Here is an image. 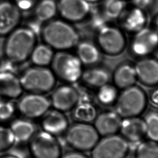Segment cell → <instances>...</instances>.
Masks as SVG:
<instances>
[{"label":"cell","instance_id":"obj_1","mask_svg":"<svg viewBox=\"0 0 158 158\" xmlns=\"http://www.w3.org/2000/svg\"><path fill=\"white\" fill-rule=\"evenodd\" d=\"M44 42L56 52L70 51L80 41V36L72 23L54 19L44 24L40 33Z\"/></svg>","mask_w":158,"mask_h":158},{"label":"cell","instance_id":"obj_2","mask_svg":"<svg viewBox=\"0 0 158 158\" xmlns=\"http://www.w3.org/2000/svg\"><path fill=\"white\" fill-rule=\"evenodd\" d=\"M37 38L28 27H19L7 36L3 47L5 57L17 65L24 63L29 59Z\"/></svg>","mask_w":158,"mask_h":158},{"label":"cell","instance_id":"obj_3","mask_svg":"<svg viewBox=\"0 0 158 158\" xmlns=\"http://www.w3.org/2000/svg\"><path fill=\"white\" fill-rule=\"evenodd\" d=\"M23 90L46 94L54 89L57 77L49 67L34 66L26 68L20 77Z\"/></svg>","mask_w":158,"mask_h":158},{"label":"cell","instance_id":"obj_4","mask_svg":"<svg viewBox=\"0 0 158 158\" xmlns=\"http://www.w3.org/2000/svg\"><path fill=\"white\" fill-rule=\"evenodd\" d=\"M51 65L57 79L64 84L73 85L81 80L84 64L75 54L70 51L56 52Z\"/></svg>","mask_w":158,"mask_h":158},{"label":"cell","instance_id":"obj_5","mask_svg":"<svg viewBox=\"0 0 158 158\" xmlns=\"http://www.w3.org/2000/svg\"><path fill=\"white\" fill-rule=\"evenodd\" d=\"M148 104L147 95L138 86L123 89L116 100L115 111L122 118L139 116L145 112Z\"/></svg>","mask_w":158,"mask_h":158},{"label":"cell","instance_id":"obj_6","mask_svg":"<svg viewBox=\"0 0 158 158\" xmlns=\"http://www.w3.org/2000/svg\"><path fill=\"white\" fill-rule=\"evenodd\" d=\"M64 136L70 148L84 153L90 151L100 138L94 125L76 121L69 125Z\"/></svg>","mask_w":158,"mask_h":158},{"label":"cell","instance_id":"obj_7","mask_svg":"<svg viewBox=\"0 0 158 158\" xmlns=\"http://www.w3.org/2000/svg\"><path fill=\"white\" fill-rule=\"evenodd\" d=\"M130 149V143L120 135L102 136L90 151V158H126Z\"/></svg>","mask_w":158,"mask_h":158},{"label":"cell","instance_id":"obj_8","mask_svg":"<svg viewBox=\"0 0 158 158\" xmlns=\"http://www.w3.org/2000/svg\"><path fill=\"white\" fill-rule=\"evenodd\" d=\"M32 158H61L62 152L57 137L44 131H37L28 143Z\"/></svg>","mask_w":158,"mask_h":158},{"label":"cell","instance_id":"obj_9","mask_svg":"<svg viewBox=\"0 0 158 158\" xmlns=\"http://www.w3.org/2000/svg\"><path fill=\"white\" fill-rule=\"evenodd\" d=\"M19 99L17 112L22 117L31 120L40 119L51 108L50 99L46 94L27 93Z\"/></svg>","mask_w":158,"mask_h":158},{"label":"cell","instance_id":"obj_10","mask_svg":"<svg viewBox=\"0 0 158 158\" xmlns=\"http://www.w3.org/2000/svg\"><path fill=\"white\" fill-rule=\"evenodd\" d=\"M96 44L102 52L117 55L125 48L126 39L122 30L108 24L97 32Z\"/></svg>","mask_w":158,"mask_h":158},{"label":"cell","instance_id":"obj_11","mask_svg":"<svg viewBox=\"0 0 158 158\" xmlns=\"http://www.w3.org/2000/svg\"><path fill=\"white\" fill-rule=\"evenodd\" d=\"M130 50L140 59L148 57L158 49V33L153 28L146 27L134 34Z\"/></svg>","mask_w":158,"mask_h":158},{"label":"cell","instance_id":"obj_12","mask_svg":"<svg viewBox=\"0 0 158 158\" xmlns=\"http://www.w3.org/2000/svg\"><path fill=\"white\" fill-rule=\"evenodd\" d=\"M57 7L61 19L72 24L85 21L91 10L86 0H57Z\"/></svg>","mask_w":158,"mask_h":158},{"label":"cell","instance_id":"obj_13","mask_svg":"<svg viewBox=\"0 0 158 158\" xmlns=\"http://www.w3.org/2000/svg\"><path fill=\"white\" fill-rule=\"evenodd\" d=\"M80 93L71 84H64L55 87L51 98V107L61 112L72 111L78 103Z\"/></svg>","mask_w":158,"mask_h":158},{"label":"cell","instance_id":"obj_14","mask_svg":"<svg viewBox=\"0 0 158 158\" xmlns=\"http://www.w3.org/2000/svg\"><path fill=\"white\" fill-rule=\"evenodd\" d=\"M22 12L11 0L0 1V36H7L20 26Z\"/></svg>","mask_w":158,"mask_h":158},{"label":"cell","instance_id":"obj_15","mask_svg":"<svg viewBox=\"0 0 158 158\" xmlns=\"http://www.w3.org/2000/svg\"><path fill=\"white\" fill-rule=\"evenodd\" d=\"M40 119L42 131L56 137L65 134L70 125L64 113L55 109L49 110Z\"/></svg>","mask_w":158,"mask_h":158},{"label":"cell","instance_id":"obj_16","mask_svg":"<svg viewBox=\"0 0 158 158\" xmlns=\"http://www.w3.org/2000/svg\"><path fill=\"white\" fill-rule=\"evenodd\" d=\"M119 132L120 135L129 143L138 144L146 137V125L143 118L139 116L123 118Z\"/></svg>","mask_w":158,"mask_h":158},{"label":"cell","instance_id":"obj_17","mask_svg":"<svg viewBox=\"0 0 158 158\" xmlns=\"http://www.w3.org/2000/svg\"><path fill=\"white\" fill-rule=\"evenodd\" d=\"M137 80L148 87L158 85V60L151 56L141 58L135 65Z\"/></svg>","mask_w":158,"mask_h":158},{"label":"cell","instance_id":"obj_18","mask_svg":"<svg viewBox=\"0 0 158 158\" xmlns=\"http://www.w3.org/2000/svg\"><path fill=\"white\" fill-rule=\"evenodd\" d=\"M118 19L122 29L133 34L145 28L147 22L146 11L132 6L126 7Z\"/></svg>","mask_w":158,"mask_h":158},{"label":"cell","instance_id":"obj_19","mask_svg":"<svg viewBox=\"0 0 158 158\" xmlns=\"http://www.w3.org/2000/svg\"><path fill=\"white\" fill-rule=\"evenodd\" d=\"M122 119L116 111L107 110L97 115L93 125L100 136L112 135L119 132Z\"/></svg>","mask_w":158,"mask_h":158},{"label":"cell","instance_id":"obj_20","mask_svg":"<svg viewBox=\"0 0 158 158\" xmlns=\"http://www.w3.org/2000/svg\"><path fill=\"white\" fill-rule=\"evenodd\" d=\"M20 77L11 72H0V97L14 100L23 92Z\"/></svg>","mask_w":158,"mask_h":158},{"label":"cell","instance_id":"obj_21","mask_svg":"<svg viewBox=\"0 0 158 158\" xmlns=\"http://www.w3.org/2000/svg\"><path fill=\"white\" fill-rule=\"evenodd\" d=\"M9 127L15 137V143H28L37 132L33 120L23 117L14 118Z\"/></svg>","mask_w":158,"mask_h":158},{"label":"cell","instance_id":"obj_22","mask_svg":"<svg viewBox=\"0 0 158 158\" xmlns=\"http://www.w3.org/2000/svg\"><path fill=\"white\" fill-rule=\"evenodd\" d=\"M75 48V55L84 66H95L101 60L102 52L96 43L89 40H80Z\"/></svg>","mask_w":158,"mask_h":158},{"label":"cell","instance_id":"obj_23","mask_svg":"<svg viewBox=\"0 0 158 158\" xmlns=\"http://www.w3.org/2000/svg\"><path fill=\"white\" fill-rule=\"evenodd\" d=\"M110 78L111 75L107 68L95 65L84 69L81 80L87 87L98 89L109 83Z\"/></svg>","mask_w":158,"mask_h":158},{"label":"cell","instance_id":"obj_24","mask_svg":"<svg viewBox=\"0 0 158 158\" xmlns=\"http://www.w3.org/2000/svg\"><path fill=\"white\" fill-rule=\"evenodd\" d=\"M112 79L118 89H123L133 86L137 80L135 66L127 62L120 64L114 71Z\"/></svg>","mask_w":158,"mask_h":158},{"label":"cell","instance_id":"obj_25","mask_svg":"<svg viewBox=\"0 0 158 158\" xmlns=\"http://www.w3.org/2000/svg\"><path fill=\"white\" fill-rule=\"evenodd\" d=\"M72 116L76 122L90 123L97 117V108L88 100L79 99L78 103L73 109Z\"/></svg>","mask_w":158,"mask_h":158},{"label":"cell","instance_id":"obj_26","mask_svg":"<svg viewBox=\"0 0 158 158\" xmlns=\"http://www.w3.org/2000/svg\"><path fill=\"white\" fill-rule=\"evenodd\" d=\"M33 9L34 17L45 23L54 19L58 14L57 0H39Z\"/></svg>","mask_w":158,"mask_h":158},{"label":"cell","instance_id":"obj_27","mask_svg":"<svg viewBox=\"0 0 158 158\" xmlns=\"http://www.w3.org/2000/svg\"><path fill=\"white\" fill-rule=\"evenodd\" d=\"M55 51L48 44L42 42L36 44L29 59L34 66L49 67L53 61Z\"/></svg>","mask_w":158,"mask_h":158},{"label":"cell","instance_id":"obj_28","mask_svg":"<svg viewBox=\"0 0 158 158\" xmlns=\"http://www.w3.org/2000/svg\"><path fill=\"white\" fill-rule=\"evenodd\" d=\"M102 13L108 21L118 19L126 8V1L123 0H102Z\"/></svg>","mask_w":158,"mask_h":158},{"label":"cell","instance_id":"obj_29","mask_svg":"<svg viewBox=\"0 0 158 158\" xmlns=\"http://www.w3.org/2000/svg\"><path fill=\"white\" fill-rule=\"evenodd\" d=\"M118 88L114 84H105L98 89L96 98L100 104L105 106L115 105L119 95Z\"/></svg>","mask_w":158,"mask_h":158},{"label":"cell","instance_id":"obj_30","mask_svg":"<svg viewBox=\"0 0 158 158\" xmlns=\"http://www.w3.org/2000/svg\"><path fill=\"white\" fill-rule=\"evenodd\" d=\"M135 158H158V143L147 139L136 146Z\"/></svg>","mask_w":158,"mask_h":158},{"label":"cell","instance_id":"obj_31","mask_svg":"<svg viewBox=\"0 0 158 158\" xmlns=\"http://www.w3.org/2000/svg\"><path fill=\"white\" fill-rule=\"evenodd\" d=\"M16 112V104L13 100L0 97V124L12 121Z\"/></svg>","mask_w":158,"mask_h":158},{"label":"cell","instance_id":"obj_32","mask_svg":"<svg viewBox=\"0 0 158 158\" xmlns=\"http://www.w3.org/2000/svg\"><path fill=\"white\" fill-rule=\"evenodd\" d=\"M146 125V137L158 143V112L150 111L143 118Z\"/></svg>","mask_w":158,"mask_h":158},{"label":"cell","instance_id":"obj_33","mask_svg":"<svg viewBox=\"0 0 158 158\" xmlns=\"http://www.w3.org/2000/svg\"><path fill=\"white\" fill-rule=\"evenodd\" d=\"M92 31L97 33L101 28L108 24L109 21L102 13L100 8H91L89 14L86 20Z\"/></svg>","mask_w":158,"mask_h":158},{"label":"cell","instance_id":"obj_34","mask_svg":"<svg viewBox=\"0 0 158 158\" xmlns=\"http://www.w3.org/2000/svg\"><path fill=\"white\" fill-rule=\"evenodd\" d=\"M15 143V137L10 127L0 124V153L9 151Z\"/></svg>","mask_w":158,"mask_h":158},{"label":"cell","instance_id":"obj_35","mask_svg":"<svg viewBox=\"0 0 158 158\" xmlns=\"http://www.w3.org/2000/svg\"><path fill=\"white\" fill-rule=\"evenodd\" d=\"M27 143H15L9 149V153L11 154L18 158H30L31 156L29 149L28 145Z\"/></svg>","mask_w":158,"mask_h":158},{"label":"cell","instance_id":"obj_36","mask_svg":"<svg viewBox=\"0 0 158 158\" xmlns=\"http://www.w3.org/2000/svg\"><path fill=\"white\" fill-rule=\"evenodd\" d=\"M21 11H28L34 8L39 0H11Z\"/></svg>","mask_w":158,"mask_h":158},{"label":"cell","instance_id":"obj_37","mask_svg":"<svg viewBox=\"0 0 158 158\" xmlns=\"http://www.w3.org/2000/svg\"><path fill=\"white\" fill-rule=\"evenodd\" d=\"M131 6L146 11L151 9L155 0H130Z\"/></svg>","mask_w":158,"mask_h":158},{"label":"cell","instance_id":"obj_38","mask_svg":"<svg viewBox=\"0 0 158 158\" xmlns=\"http://www.w3.org/2000/svg\"><path fill=\"white\" fill-rule=\"evenodd\" d=\"M61 158H90L85 154L84 152L73 149L72 151L62 153Z\"/></svg>","mask_w":158,"mask_h":158},{"label":"cell","instance_id":"obj_39","mask_svg":"<svg viewBox=\"0 0 158 158\" xmlns=\"http://www.w3.org/2000/svg\"><path fill=\"white\" fill-rule=\"evenodd\" d=\"M149 100L152 105L158 107V87L152 90L150 93Z\"/></svg>","mask_w":158,"mask_h":158},{"label":"cell","instance_id":"obj_40","mask_svg":"<svg viewBox=\"0 0 158 158\" xmlns=\"http://www.w3.org/2000/svg\"><path fill=\"white\" fill-rule=\"evenodd\" d=\"M152 28H153L158 33V14L155 16L153 20V26Z\"/></svg>","mask_w":158,"mask_h":158},{"label":"cell","instance_id":"obj_41","mask_svg":"<svg viewBox=\"0 0 158 158\" xmlns=\"http://www.w3.org/2000/svg\"><path fill=\"white\" fill-rule=\"evenodd\" d=\"M0 158H18L15 156L10 153H8L3 156H1Z\"/></svg>","mask_w":158,"mask_h":158},{"label":"cell","instance_id":"obj_42","mask_svg":"<svg viewBox=\"0 0 158 158\" xmlns=\"http://www.w3.org/2000/svg\"><path fill=\"white\" fill-rule=\"evenodd\" d=\"M86 1L90 4H94V3H97L100 2L102 0H86Z\"/></svg>","mask_w":158,"mask_h":158},{"label":"cell","instance_id":"obj_43","mask_svg":"<svg viewBox=\"0 0 158 158\" xmlns=\"http://www.w3.org/2000/svg\"><path fill=\"white\" fill-rule=\"evenodd\" d=\"M123 1H127V0H123Z\"/></svg>","mask_w":158,"mask_h":158},{"label":"cell","instance_id":"obj_44","mask_svg":"<svg viewBox=\"0 0 158 158\" xmlns=\"http://www.w3.org/2000/svg\"></svg>","mask_w":158,"mask_h":158}]
</instances>
